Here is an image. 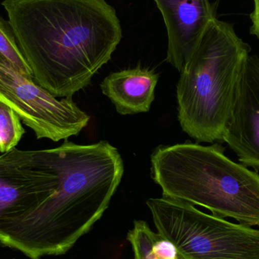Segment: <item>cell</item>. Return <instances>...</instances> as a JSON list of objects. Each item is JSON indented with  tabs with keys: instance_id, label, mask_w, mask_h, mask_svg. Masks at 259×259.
I'll use <instances>...</instances> for the list:
<instances>
[{
	"instance_id": "obj_1",
	"label": "cell",
	"mask_w": 259,
	"mask_h": 259,
	"mask_svg": "<svg viewBox=\"0 0 259 259\" xmlns=\"http://www.w3.org/2000/svg\"><path fill=\"white\" fill-rule=\"evenodd\" d=\"M33 80L56 97H72L112 59L122 38L106 0H3Z\"/></svg>"
},
{
	"instance_id": "obj_2",
	"label": "cell",
	"mask_w": 259,
	"mask_h": 259,
	"mask_svg": "<svg viewBox=\"0 0 259 259\" xmlns=\"http://www.w3.org/2000/svg\"><path fill=\"white\" fill-rule=\"evenodd\" d=\"M56 178L48 199L21 220L0 226V243L31 259L66 253L101 219L124 175L109 142L65 140L53 148Z\"/></svg>"
},
{
	"instance_id": "obj_3",
	"label": "cell",
	"mask_w": 259,
	"mask_h": 259,
	"mask_svg": "<svg viewBox=\"0 0 259 259\" xmlns=\"http://www.w3.org/2000/svg\"><path fill=\"white\" fill-rule=\"evenodd\" d=\"M221 143L159 146L151 175L163 197L199 205L214 215L259 226V175L230 159Z\"/></svg>"
},
{
	"instance_id": "obj_4",
	"label": "cell",
	"mask_w": 259,
	"mask_h": 259,
	"mask_svg": "<svg viewBox=\"0 0 259 259\" xmlns=\"http://www.w3.org/2000/svg\"><path fill=\"white\" fill-rule=\"evenodd\" d=\"M251 47L234 26L214 18L186 64L177 86L178 121L199 143H222Z\"/></svg>"
},
{
	"instance_id": "obj_5",
	"label": "cell",
	"mask_w": 259,
	"mask_h": 259,
	"mask_svg": "<svg viewBox=\"0 0 259 259\" xmlns=\"http://www.w3.org/2000/svg\"><path fill=\"white\" fill-rule=\"evenodd\" d=\"M146 205L157 232L187 259H259V230L163 196Z\"/></svg>"
},
{
	"instance_id": "obj_6",
	"label": "cell",
	"mask_w": 259,
	"mask_h": 259,
	"mask_svg": "<svg viewBox=\"0 0 259 259\" xmlns=\"http://www.w3.org/2000/svg\"><path fill=\"white\" fill-rule=\"evenodd\" d=\"M0 101L12 108L37 139L68 140L78 135L91 119L72 97L58 100L1 53Z\"/></svg>"
},
{
	"instance_id": "obj_7",
	"label": "cell",
	"mask_w": 259,
	"mask_h": 259,
	"mask_svg": "<svg viewBox=\"0 0 259 259\" xmlns=\"http://www.w3.org/2000/svg\"><path fill=\"white\" fill-rule=\"evenodd\" d=\"M52 149L16 148L0 155V226L24 219L52 194L56 181Z\"/></svg>"
},
{
	"instance_id": "obj_8",
	"label": "cell",
	"mask_w": 259,
	"mask_h": 259,
	"mask_svg": "<svg viewBox=\"0 0 259 259\" xmlns=\"http://www.w3.org/2000/svg\"><path fill=\"white\" fill-rule=\"evenodd\" d=\"M226 143L246 167L259 170V58L245 62L237 96L222 143Z\"/></svg>"
},
{
	"instance_id": "obj_9",
	"label": "cell",
	"mask_w": 259,
	"mask_h": 259,
	"mask_svg": "<svg viewBox=\"0 0 259 259\" xmlns=\"http://www.w3.org/2000/svg\"><path fill=\"white\" fill-rule=\"evenodd\" d=\"M167 33L166 61L181 72L193 56L208 26L216 18L210 0H153Z\"/></svg>"
},
{
	"instance_id": "obj_10",
	"label": "cell",
	"mask_w": 259,
	"mask_h": 259,
	"mask_svg": "<svg viewBox=\"0 0 259 259\" xmlns=\"http://www.w3.org/2000/svg\"><path fill=\"white\" fill-rule=\"evenodd\" d=\"M158 78L154 70L137 67L111 73L100 87L118 113L135 115L149 112Z\"/></svg>"
},
{
	"instance_id": "obj_11",
	"label": "cell",
	"mask_w": 259,
	"mask_h": 259,
	"mask_svg": "<svg viewBox=\"0 0 259 259\" xmlns=\"http://www.w3.org/2000/svg\"><path fill=\"white\" fill-rule=\"evenodd\" d=\"M134 259H187L168 240L144 221H136L127 234Z\"/></svg>"
},
{
	"instance_id": "obj_12",
	"label": "cell",
	"mask_w": 259,
	"mask_h": 259,
	"mask_svg": "<svg viewBox=\"0 0 259 259\" xmlns=\"http://www.w3.org/2000/svg\"><path fill=\"white\" fill-rule=\"evenodd\" d=\"M24 134L16 112L0 101V152L6 153L15 149Z\"/></svg>"
},
{
	"instance_id": "obj_13",
	"label": "cell",
	"mask_w": 259,
	"mask_h": 259,
	"mask_svg": "<svg viewBox=\"0 0 259 259\" xmlns=\"http://www.w3.org/2000/svg\"><path fill=\"white\" fill-rule=\"evenodd\" d=\"M0 53L13 63L23 74L33 77V73L21 52L15 32L9 21L0 16Z\"/></svg>"
},
{
	"instance_id": "obj_14",
	"label": "cell",
	"mask_w": 259,
	"mask_h": 259,
	"mask_svg": "<svg viewBox=\"0 0 259 259\" xmlns=\"http://www.w3.org/2000/svg\"><path fill=\"white\" fill-rule=\"evenodd\" d=\"M253 3L254 9L250 15V19L252 21L250 33L259 39V0H253Z\"/></svg>"
}]
</instances>
